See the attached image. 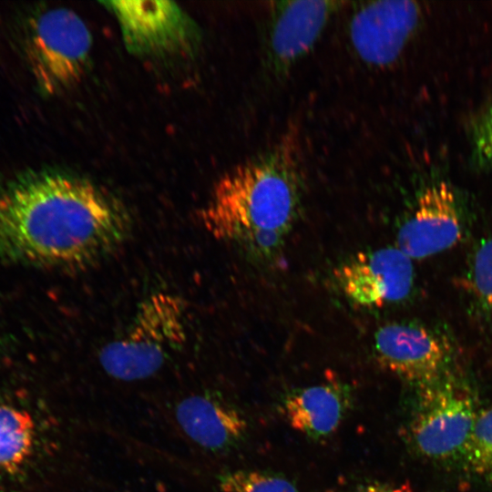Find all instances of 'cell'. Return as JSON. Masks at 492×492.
<instances>
[{
	"label": "cell",
	"mask_w": 492,
	"mask_h": 492,
	"mask_svg": "<svg viewBox=\"0 0 492 492\" xmlns=\"http://www.w3.org/2000/svg\"><path fill=\"white\" fill-rule=\"evenodd\" d=\"M422 7L414 1L362 4L352 15L349 35L357 56L374 67L394 63L415 32Z\"/></svg>",
	"instance_id": "9c48e42d"
},
{
	"label": "cell",
	"mask_w": 492,
	"mask_h": 492,
	"mask_svg": "<svg viewBox=\"0 0 492 492\" xmlns=\"http://www.w3.org/2000/svg\"><path fill=\"white\" fill-rule=\"evenodd\" d=\"M469 135L477 162L492 172V104L479 110L471 119Z\"/></svg>",
	"instance_id": "ac0fdd59"
},
{
	"label": "cell",
	"mask_w": 492,
	"mask_h": 492,
	"mask_svg": "<svg viewBox=\"0 0 492 492\" xmlns=\"http://www.w3.org/2000/svg\"><path fill=\"white\" fill-rule=\"evenodd\" d=\"M463 210L456 190L432 182L416 198L412 212L397 231L396 247L412 260L443 252L462 238Z\"/></svg>",
	"instance_id": "ba28073f"
},
{
	"label": "cell",
	"mask_w": 492,
	"mask_h": 492,
	"mask_svg": "<svg viewBox=\"0 0 492 492\" xmlns=\"http://www.w3.org/2000/svg\"><path fill=\"white\" fill-rule=\"evenodd\" d=\"M339 5L336 1L272 3L268 57L275 73H286L310 50Z\"/></svg>",
	"instance_id": "8fae6325"
},
{
	"label": "cell",
	"mask_w": 492,
	"mask_h": 492,
	"mask_svg": "<svg viewBox=\"0 0 492 492\" xmlns=\"http://www.w3.org/2000/svg\"><path fill=\"white\" fill-rule=\"evenodd\" d=\"M354 492H411L405 486H391L382 483H368L358 487Z\"/></svg>",
	"instance_id": "d6986e66"
},
{
	"label": "cell",
	"mask_w": 492,
	"mask_h": 492,
	"mask_svg": "<svg viewBox=\"0 0 492 492\" xmlns=\"http://www.w3.org/2000/svg\"><path fill=\"white\" fill-rule=\"evenodd\" d=\"M466 278L475 302L492 319V236L480 241L474 251Z\"/></svg>",
	"instance_id": "9a60e30c"
},
{
	"label": "cell",
	"mask_w": 492,
	"mask_h": 492,
	"mask_svg": "<svg viewBox=\"0 0 492 492\" xmlns=\"http://www.w3.org/2000/svg\"><path fill=\"white\" fill-rule=\"evenodd\" d=\"M91 34L81 17L65 7L51 8L31 18L26 56L42 92L56 95L77 86L87 72Z\"/></svg>",
	"instance_id": "277c9868"
},
{
	"label": "cell",
	"mask_w": 492,
	"mask_h": 492,
	"mask_svg": "<svg viewBox=\"0 0 492 492\" xmlns=\"http://www.w3.org/2000/svg\"><path fill=\"white\" fill-rule=\"evenodd\" d=\"M175 416L192 441L210 451L231 448L247 432L243 415L228 402L210 394L183 398L176 405Z\"/></svg>",
	"instance_id": "7c38bea8"
},
{
	"label": "cell",
	"mask_w": 492,
	"mask_h": 492,
	"mask_svg": "<svg viewBox=\"0 0 492 492\" xmlns=\"http://www.w3.org/2000/svg\"><path fill=\"white\" fill-rule=\"evenodd\" d=\"M36 437L34 417L24 407L0 403V473L16 474L31 458Z\"/></svg>",
	"instance_id": "5bb4252c"
},
{
	"label": "cell",
	"mask_w": 492,
	"mask_h": 492,
	"mask_svg": "<svg viewBox=\"0 0 492 492\" xmlns=\"http://www.w3.org/2000/svg\"><path fill=\"white\" fill-rule=\"evenodd\" d=\"M221 492H299L288 478L265 471L235 470L219 479Z\"/></svg>",
	"instance_id": "e0dca14e"
},
{
	"label": "cell",
	"mask_w": 492,
	"mask_h": 492,
	"mask_svg": "<svg viewBox=\"0 0 492 492\" xmlns=\"http://www.w3.org/2000/svg\"><path fill=\"white\" fill-rule=\"evenodd\" d=\"M129 219L83 178L37 172L0 189V261L83 268L127 238Z\"/></svg>",
	"instance_id": "6da1fadb"
},
{
	"label": "cell",
	"mask_w": 492,
	"mask_h": 492,
	"mask_svg": "<svg viewBox=\"0 0 492 492\" xmlns=\"http://www.w3.org/2000/svg\"><path fill=\"white\" fill-rule=\"evenodd\" d=\"M127 48L141 56L178 54L192 48L197 30L190 17L169 1H107Z\"/></svg>",
	"instance_id": "8992f818"
},
{
	"label": "cell",
	"mask_w": 492,
	"mask_h": 492,
	"mask_svg": "<svg viewBox=\"0 0 492 492\" xmlns=\"http://www.w3.org/2000/svg\"><path fill=\"white\" fill-rule=\"evenodd\" d=\"M335 278L346 297L361 306L404 300L415 280L413 260L395 247L360 252L343 263Z\"/></svg>",
	"instance_id": "30bf717a"
},
{
	"label": "cell",
	"mask_w": 492,
	"mask_h": 492,
	"mask_svg": "<svg viewBox=\"0 0 492 492\" xmlns=\"http://www.w3.org/2000/svg\"><path fill=\"white\" fill-rule=\"evenodd\" d=\"M301 198L297 153L286 138L222 176L199 219L214 238L235 243L258 258H269L295 223Z\"/></svg>",
	"instance_id": "7a4b0ae2"
},
{
	"label": "cell",
	"mask_w": 492,
	"mask_h": 492,
	"mask_svg": "<svg viewBox=\"0 0 492 492\" xmlns=\"http://www.w3.org/2000/svg\"><path fill=\"white\" fill-rule=\"evenodd\" d=\"M185 342L184 302L157 292L142 302L126 332L102 348L99 363L113 378L141 380L156 374Z\"/></svg>",
	"instance_id": "3957f363"
},
{
	"label": "cell",
	"mask_w": 492,
	"mask_h": 492,
	"mask_svg": "<svg viewBox=\"0 0 492 492\" xmlns=\"http://www.w3.org/2000/svg\"><path fill=\"white\" fill-rule=\"evenodd\" d=\"M378 363L399 377L425 386L447 374L448 343L435 331L413 323H390L374 334Z\"/></svg>",
	"instance_id": "52a82bcc"
},
{
	"label": "cell",
	"mask_w": 492,
	"mask_h": 492,
	"mask_svg": "<svg viewBox=\"0 0 492 492\" xmlns=\"http://www.w3.org/2000/svg\"><path fill=\"white\" fill-rule=\"evenodd\" d=\"M461 458L470 471H492V406L477 413Z\"/></svg>",
	"instance_id": "2e32d148"
},
{
	"label": "cell",
	"mask_w": 492,
	"mask_h": 492,
	"mask_svg": "<svg viewBox=\"0 0 492 492\" xmlns=\"http://www.w3.org/2000/svg\"><path fill=\"white\" fill-rule=\"evenodd\" d=\"M348 403V395L342 386L322 383L289 393L282 401V412L293 429L320 438L337 429Z\"/></svg>",
	"instance_id": "4fadbf2b"
},
{
	"label": "cell",
	"mask_w": 492,
	"mask_h": 492,
	"mask_svg": "<svg viewBox=\"0 0 492 492\" xmlns=\"http://www.w3.org/2000/svg\"><path fill=\"white\" fill-rule=\"evenodd\" d=\"M421 388L409 427L412 444L430 459L461 457L477 415L472 394L448 374Z\"/></svg>",
	"instance_id": "5b68a950"
}]
</instances>
